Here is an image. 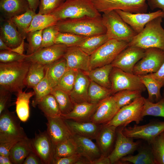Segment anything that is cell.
Returning <instances> with one entry per match:
<instances>
[{"mask_svg":"<svg viewBox=\"0 0 164 164\" xmlns=\"http://www.w3.org/2000/svg\"><path fill=\"white\" fill-rule=\"evenodd\" d=\"M17 94L15 102L16 111L20 121L25 122L29 116V103L31 98L35 95L34 92H26L21 91Z\"/></svg>","mask_w":164,"mask_h":164,"instance_id":"obj_32","label":"cell"},{"mask_svg":"<svg viewBox=\"0 0 164 164\" xmlns=\"http://www.w3.org/2000/svg\"><path fill=\"white\" fill-rule=\"evenodd\" d=\"M56 26L60 32H70L86 37L106 32L102 15L96 17L86 16L67 19L58 21Z\"/></svg>","mask_w":164,"mask_h":164,"instance_id":"obj_2","label":"cell"},{"mask_svg":"<svg viewBox=\"0 0 164 164\" xmlns=\"http://www.w3.org/2000/svg\"><path fill=\"white\" fill-rule=\"evenodd\" d=\"M138 76L140 81L147 89L148 99L153 102L160 100L162 97L160 93L161 89L163 87L162 84L148 74Z\"/></svg>","mask_w":164,"mask_h":164,"instance_id":"obj_34","label":"cell"},{"mask_svg":"<svg viewBox=\"0 0 164 164\" xmlns=\"http://www.w3.org/2000/svg\"><path fill=\"white\" fill-rule=\"evenodd\" d=\"M19 141L14 140L0 143V155L9 156L10 152L14 145Z\"/></svg>","mask_w":164,"mask_h":164,"instance_id":"obj_54","label":"cell"},{"mask_svg":"<svg viewBox=\"0 0 164 164\" xmlns=\"http://www.w3.org/2000/svg\"><path fill=\"white\" fill-rule=\"evenodd\" d=\"M27 55H21L11 51L0 50V61L2 63H10L25 60Z\"/></svg>","mask_w":164,"mask_h":164,"instance_id":"obj_51","label":"cell"},{"mask_svg":"<svg viewBox=\"0 0 164 164\" xmlns=\"http://www.w3.org/2000/svg\"><path fill=\"white\" fill-rule=\"evenodd\" d=\"M31 62L25 60L0 63V87L11 93L22 91Z\"/></svg>","mask_w":164,"mask_h":164,"instance_id":"obj_1","label":"cell"},{"mask_svg":"<svg viewBox=\"0 0 164 164\" xmlns=\"http://www.w3.org/2000/svg\"><path fill=\"white\" fill-rule=\"evenodd\" d=\"M144 99V97L142 96L130 104L122 107L110 121L104 125L124 127L133 121L135 122L136 124H139L143 118L142 112Z\"/></svg>","mask_w":164,"mask_h":164,"instance_id":"obj_9","label":"cell"},{"mask_svg":"<svg viewBox=\"0 0 164 164\" xmlns=\"http://www.w3.org/2000/svg\"><path fill=\"white\" fill-rule=\"evenodd\" d=\"M72 137L77 144L78 153L88 160L90 164L102 155L97 144L92 139L74 134Z\"/></svg>","mask_w":164,"mask_h":164,"instance_id":"obj_26","label":"cell"},{"mask_svg":"<svg viewBox=\"0 0 164 164\" xmlns=\"http://www.w3.org/2000/svg\"><path fill=\"white\" fill-rule=\"evenodd\" d=\"M67 48L63 44H54L27 55L25 60L32 62L49 65L63 57Z\"/></svg>","mask_w":164,"mask_h":164,"instance_id":"obj_16","label":"cell"},{"mask_svg":"<svg viewBox=\"0 0 164 164\" xmlns=\"http://www.w3.org/2000/svg\"><path fill=\"white\" fill-rule=\"evenodd\" d=\"M11 93L0 87V114L8 109L10 106L11 100Z\"/></svg>","mask_w":164,"mask_h":164,"instance_id":"obj_52","label":"cell"},{"mask_svg":"<svg viewBox=\"0 0 164 164\" xmlns=\"http://www.w3.org/2000/svg\"><path fill=\"white\" fill-rule=\"evenodd\" d=\"M51 14L58 21L86 16H101L91 0H66Z\"/></svg>","mask_w":164,"mask_h":164,"instance_id":"obj_4","label":"cell"},{"mask_svg":"<svg viewBox=\"0 0 164 164\" xmlns=\"http://www.w3.org/2000/svg\"><path fill=\"white\" fill-rule=\"evenodd\" d=\"M63 57L69 69L87 72L90 70V56L78 46L68 47Z\"/></svg>","mask_w":164,"mask_h":164,"instance_id":"obj_20","label":"cell"},{"mask_svg":"<svg viewBox=\"0 0 164 164\" xmlns=\"http://www.w3.org/2000/svg\"><path fill=\"white\" fill-rule=\"evenodd\" d=\"M59 32L56 25L50 26L43 30L42 42L40 49L55 44V38Z\"/></svg>","mask_w":164,"mask_h":164,"instance_id":"obj_49","label":"cell"},{"mask_svg":"<svg viewBox=\"0 0 164 164\" xmlns=\"http://www.w3.org/2000/svg\"><path fill=\"white\" fill-rule=\"evenodd\" d=\"M26 37H24L21 43L16 47L12 48L11 51L21 55L24 54V39Z\"/></svg>","mask_w":164,"mask_h":164,"instance_id":"obj_59","label":"cell"},{"mask_svg":"<svg viewBox=\"0 0 164 164\" xmlns=\"http://www.w3.org/2000/svg\"><path fill=\"white\" fill-rule=\"evenodd\" d=\"M81 155L77 153L70 156L54 159L52 164H76Z\"/></svg>","mask_w":164,"mask_h":164,"instance_id":"obj_53","label":"cell"},{"mask_svg":"<svg viewBox=\"0 0 164 164\" xmlns=\"http://www.w3.org/2000/svg\"><path fill=\"white\" fill-rule=\"evenodd\" d=\"M90 81L84 72L78 70L73 88L69 94L74 104L88 102V90Z\"/></svg>","mask_w":164,"mask_h":164,"instance_id":"obj_23","label":"cell"},{"mask_svg":"<svg viewBox=\"0 0 164 164\" xmlns=\"http://www.w3.org/2000/svg\"><path fill=\"white\" fill-rule=\"evenodd\" d=\"M142 91L140 90H124L113 94L118 108L128 104L135 99L142 96Z\"/></svg>","mask_w":164,"mask_h":164,"instance_id":"obj_42","label":"cell"},{"mask_svg":"<svg viewBox=\"0 0 164 164\" xmlns=\"http://www.w3.org/2000/svg\"><path fill=\"white\" fill-rule=\"evenodd\" d=\"M36 12L29 9L25 13L10 19L15 24L18 30L24 37H26V32L29 28Z\"/></svg>","mask_w":164,"mask_h":164,"instance_id":"obj_41","label":"cell"},{"mask_svg":"<svg viewBox=\"0 0 164 164\" xmlns=\"http://www.w3.org/2000/svg\"><path fill=\"white\" fill-rule=\"evenodd\" d=\"M123 128L122 127L117 128L114 148L108 156L111 164H118L122 158L134 152L140 145V142H134L132 138L123 134Z\"/></svg>","mask_w":164,"mask_h":164,"instance_id":"obj_13","label":"cell"},{"mask_svg":"<svg viewBox=\"0 0 164 164\" xmlns=\"http://www.w3.org/2000/svg\"><path fill=\"white\" fill-rule=\"evenodd\" d=\"M164 62V50L157 48L145 49L143 57L135 66L133 73L144 75L157 72Z\"/></svg>","mask_w":164,"mask_h":164,"instance_id":"obj_11","label":"cell"},{"mask_svg":"<svg viewBox=\"0 0 164 164\" xmlns=\"http://www.w3.org/2000/svg\"><path fill=\"white\" fill-rule=\"evenodd\" d=\"M64 120L73 134L92 140H96L103 125L91 121L78 122L71 120Z\"/></svg>","mask_w":164,"mask_h":164,"instance_id":"obj_22","label":"cell"},{"mask_svg":"<svg viewBox=\"0 0 164 164\" xmlns=\"http://www.w3.org/2000/svg\"><path fill=\"white\" fill-rule=\"evenodd\" d=\"M100 13L121 10L131 13H146L148 5L146 0H91Z\"/></svg>","mask_w":164,"mask_h":164,"instance_id":"obj_8","label":"cell"},{"mask_svg":"<svg viewBox=\"0 0 164 164\" xmlns=\"http://www.w3.org/2000/svg\"><path fill=\"white\" fill-rule=\"evenodd\" d=\"M66 0H40L38 13L50 14Z\"/></svg>","mask_w":164,"mask_h":164,"instance_id":"obj_50","label":"cell"},{"mask_svg":"<svg viewBox=\"0 0 164 164\" xmlns=\"http://www.w3.org/2000/svg\"><path fill=\"white\" fill-rule=\"evenodd\" d=\"M116 127L103 125L96 139L102 155L108 156L115 141Z\"/></svg>","mask_w":164,"mask_h":164,"instance_id":"obj_25","label":"cell"},{"mask_svg":"<svg viewBox=\"0 0 164 164\" xmlns=\"http://www.w3.org/2000/svg\"><path fill=\"white\" fill-rule=\"evenodd\" d=\"M148 74L160 82L164 87V62L157 72Z\"/></svg>","mask_w":164,"mask_h":164,"instance_id":"obj_56","label":"cell"},{"mask_svg":"<svg viewBox=\"0 0 164 164\" xmlns=\"http://www.w3.org/2000/svg\"><path fill=\"white\" fill-rule=\"evenodd\" d=\"M119 109L113 95L109 96L98 103L90 121L97 124H105L113 118Z\"/></svg>","mask_w":164,"mask_h":164,"instance_id":"obj_19","label":"cell"},{"mask_svg":"<svg viewBox=\"0 0 164 164\" xmlns=\"http://www.w3.org/2000/svg\"><path fill=\"white\" fill-rule=\"evenodd\" d=\"M33 88L35 97L32 105L36 107L44 97L50 94L52 89L49 82L46 73L42 80Z\"/></svg>","mask_w":164,"mask_h":164,"instance_id":"obj_46","label":"cell"},{"mask_svg":"<svg viewBox=\"0 0 164 164\" xmlns=\"http://www.w3.org/2000/svg\"><path fill=\"white\" fill-rule=\"evenodd\" d=\"M43 30L29 32L26 38L28 43L27 47V55L32 54L40 48L42 42Z\"/></svg>","mask_w":164,"mask_h":164,"instance_id":"obj_48","label":"cell"},{"mask_svg":"<svg viewBox=\"0 0 164 164\" xmlns=\"http://www.w3.org/2000/svg\"><path fill=\"white\" fill-rule=\"evenodd\" d=\"M29 5L30 8L34 12L39 6L40 0H27Z\"/></svg>","mask_w":164,"mask_h":164,"instance_id":"obj_60","label":"cell"},{"mask_svg":"<svg viewBox=\"0 0 164 164\" xmlns=\"http://www.w3.org/2000/svg\"><path fill=\"white\" fill-rule=\"evenodd\" d=\"M68 68L64 57L46 65V73L49 84L52 88L57 86L59 80Z\"/></svg>","mask_w":164,"mask_h":164,"instance_id":"obj_30","label":"cell"},{"mask_svg":"<svg viewBox=\"0 0 164 164\" xmlns=\"http://www.w3.org/2000/svg\"><path fill=\"white\" fill-rule=\"evenodd\" d=\"M87 37L68 32H59L55 41V44H62L68 47L79 46Z\"/></svg>","mask_w":164,"mask_h":164,"instance_id":"obj_44","label":"cell"},{"mask_svg":"<svg viewBox=\"0 0 164 164\" xmlns=\"http://www.w3.org/2000/svg\"><path fill=\"white\" fill-rule=\"evenodd\" d=\"M30 9L27 0H0V10L4 19H10Z\"/></svg>","mask_w":164,"mask_h":164,"instance_id":"obj_27","label":"cell"},{"mask_svg":"<svg viewBox=\"0 0 164 164\" xmlns=\"http://www.w3.org/2000/svg\"><path fill=\"white\" fill-rule=\"evenodd\" d=\"M20 120L7 109L0 114V143L28 138L20 125Z\"/></svg>","mask_w":164,"mask_h":164,"instance_id":"obj_7","label":"cell"},{"mask_svg":"<svg viewBox=\"0 0 164 164\" xmlns=\"http://www.w3.org/2000/svg\"><path fill=\"white\" fill-rule=\"evenodd\" d=\"M148 5L152 10L159 8L164 12V0H147Z\"/></svg>","mask_w":164,"mask_h":164,"instance_id":"obj_57","label":"cell"},{"mask_svg":"<svg viewBox=\"0 0 164 164\" xmlns=\"http://www.w3.org/2000/svg\"><path fill=\"white\" fill-rule=\"evenodd\" d=\"M128 44L124 41L108 40L90 56L91 70L111 64Z\"/></svg>","mask_w":164,"mask_h":164,"instance_id":"obj_6","label":"cell"},{"mask_svg":"<svg viewBox=\"0 0 164 164\" xmlns=\"http://www.w3.org/2000/svg\"><path fill=\"white\" fill-rule=\"evenodd\" d=\"M102 18L109 39L124 41L129 43L137 34L115 11L103 13Z\"/></svg>","mask_w":164,"mask_h":164,"instance_id":"obj_5","label":"cell"},{"mask_svg":"<svg viewBox=\"0 0 164 164\" xmlns=\"http://www.w3.org/2000/svg\"><path fill=\"white\" fill-rule=\"evenodd\" d=\"M25 37L20 33L15 24L10 19H1L0 38L11 49L16 47Z\"/></svg>","mask_w":164,"mask_h":164,"instance_id":"obj_21","label":"cell"},{"mask_svg":"<svg viewBox=\"0 0 164 164\" xmlns=\"http://www.w3.org/2000/svg\"><path fill=\"white\" fill-rule=\"evenodd\" d=\"M138 149V154L135 155H129L123 157L118 164L129 162L134 164H155L149 144L142 146L140 145Z\"/></svg>","mask_w":164,"mask_h":164,"instance_id":"obj_29","label":"cell"},{"mask_svg":"<svg viewBox=\"0 0 164 164\" xmlns=\"http://www.w3.org/2000/svg\"><path fill=\"white\" fill-rule=\"evenodd\" d=\"M46 118V131L54 149L59 143L72 137L73 134L64 119L61 116Z\"/></svg>","mask_w":164,"mask_h":164,"instance_id":"obj_18","label":"cell"},{"mask_svg":"<svg viewBox=\"0 0 164 164\" xmlns=\"http://www.w3.org/2000/svg\"><path fill=\"white\" fill-rule=\"evenodd\" d=\"M78 153L77 144L72 137L57 144L55 147L54 159Z\"/></svg>","mask_w":164,"mask_h":164,"instance_id":"obj_40","label":"cell"},{"mask_svg":"<svg viewBox=\"0 0 164 164\" xmlns=\"http://www.w3.org/2000/svg\"><path fill=\"white\" fill-rule=\"evenodd\" d=\"M115 11L137 34L141 32L145 25L152 20L160 16L164 18V12L161 10L149 13H138L121 10Z\"/></svg>","mask_w":164,"mask_h":164,"instance_id":"obj_17","label":"cell"},{"mask_svg":"<svg viewBox=\"0 0 164 164\" xmlns=\"http://www.w3.org/2000/svg\"><path fill=\"white\" fill-rule=\"evenodd\" d=\"M164 131V121L158 120L142 125H135L132 127H125L122 131L123 134L127 137L133 139H142L148 144Z\"/></svg>","mask_w":164,"mask_h":164,"instance_id":"obj_12","label":"cell"},{"mask_svg":"<svg viewBox=\"0 0 164 164\" xmlns=\"http://www.w3.org/2000/svg\"><path fill=\"white\" fill-rule=\"evenodd\" d=\"M145 50L135 46H128L121 52L111 63L113 67L133 73L136 64L144 56Z\"/></svg>","mask_w":164,"mask_h":164,"instance_id":"obj_15","label":"cell"},{"mask_svg":"<svg viewBox=\"0 0 164 164\" xmlns=\"http://www.w3.org/2000/svg\"><path fill=\"white\" fill-rule=\"evenodd\" d=\"M38 106L46 117L55 118L61 116L58 103L55 97L51 94L44 97Z\"/></svg>","mask_w":164,"mask_h":164,"instance_id":"obj_35","label":"cell"},{"mask_svg":"<svg viewBox=\"0 0 164 164\" xmlns=\"http://www.w3.org/2000/svg\"><path fill=\"white\" fill-rule=\"evenodd\" d=\"M142 112L143 117L151 115L164 118V91L163 97L159 101L154 103L144 98Z\"/></svg>","mask_w":164,"mask_h":164,"instance_id":"obj_43","label":"cell"},{"mask_svg":"<svg viewBox=\"0 0 164 164\" xmlns=\"http://www.w3.org/2000/svg\"><path fill=\"white\" fill-rule=\"evenodd\" d=\"M113 67L110 64L84 72L90 80L104 87L110 89L111 84L109 77Z\"/></svg>","mask_w":164,"mask_h":164,"instance_id":"obj_31","label":"cell"},{"mask_svg":"<svg viewBox=\"0 0 164 164\" xmlns=\"http://www.w3.org/2000/svg\"><path fill=\"white\" fill-rule=\"evenodd\" d=\"M33 152L40 159L43 164H52L54 148L46 131H39L31 139Z\"/></svg>","mask_w":164,"mask_h":164,"instance_id":"obj_14","label":"cell"},{"mask_svg":"<svg viewBox=\"0 0 164 164\" xmlns=\"http://www.w3.org/2000/svg\"><path fill=\"white\" fill-rule=\"evenodd\" d=\"M11 48L9 47L2 39L0 38V50L11 51Z\"/></svg>","mask_w":164,"mask_h":164,"instance_id":"obj_62","label":"cell"},{"mask_svg":"<svg viewBox=\"0 0 164 164\" xmlns=\"http://www.w3.org/2000/svg\"><path fill=\"white\" fill-rule=\"evenodd\" d=\"M155 164H164V131L150 143Z\"/></svg>","mask_w":164,"mask_h":164,"instance_id":"obj_45","label":"cell"},{"mask_svg":"<svg viewBox=\"0 0 164 164\" xmlns=\"http://www.w3.org/2000/svg\"><path fill=\"white\" fill-rule=\"evenodd\" d=\"M23 164H42L39 158L33 151L30 152L25 159Z\"/></svg>","mask_w":164,"mask_h":164,"instance_id":"obj_55","label":"cell"},{"mask_svg":"<svg viewBox=\"0 0 164 164\" xmlns=\"http://www.w3.org/2000/svg\"><path fill=\"white\" fill-rule=\"evenodd\" d=\"M112 95L124 90L145 91L146 88L140 81L138 76L126 72L113 67L110 75Z\"/></svg>","mask_w":164,"mask_h":164,"instance_id":"obj_10","label":"cell"},{"mask_svg":"<svg viewBox=\"0 0 164 164\" xmlns=\"http://www.w3.org/2000/svg\"><path fill=\"white\" fill-rule=\"evenodd\" d=\"M54 96L59 104L61 115H66L73 110L74 104L68 93L57 87L53 88L50 93Z\"/></svg>","mask_w":164,"mask_h":164,"instance_id":"obj_38","label":"cell"},{"mask_svg":"<svg viewBox=\"0 0 164 164\" xmlns=\"http://www.w3.org/2000/svg\"><path fill=\"white\" fill-rule=\"evenodd\" d=\"M164 17H157L148 22L144 29L128 43V46L144 49L157 48L164 50V29L162 26Z\"/></svg>","mask_w":164,"mask_h":164,"instance_id":"obj_3","label":"cell"},{"mask_svg":"<svg viewBox=\"0 0 164 164\" xmlns=\"http://www.w3.org/2000/svg\"><path fill=\"white\" fill-rule=\"evenodd\" d=\"M111 162L108 156L101 155L99 158L91 162V164H111Z\"/></svg>","mask_w":164,"mask_h":164,"instance_id":"obj_58","label":"cell"},{"mask_svg":"<svg viewBox=\"0 0 164 164\" xmlns=\"http://www.w3.org/2000/svg\"><path fill=\"white\" fill-rule=\"evenodd\" d=\"M46 65L31 62L26 79V86L33 88L44 78L46 75Z\"/></svg>","mask_w":164,"mask_h":164,"instance_id":"obj_33","label":"cell"},{"mask_svg":"<svg viewBox=\"0 0 164 164\" xmlns=\"http://www.w3.org/2000/svg\"><path fill=\"white\" fill-rule=\"evenodd\" d=\"M112 95L110 89L104 87L90 81L88 90V102L97 104L101 101Z\"/></svg>","mask_w":164,"mask_h":164,"instance_id":"obj_39","label":"cell"},{"mask_svg":"<svg viewBox=\"0 0 164 164\" xmlns=\"http://www.w3.org/2000/svg\"><path fill=\"white\" fill-rule=\"evenodd\" d=\"M0 164H13L9 156L0 155Z\"/></svg>","mask_w":164,"mask_h":164,"instance_id":"obj_61","label":"cell"},{"mask_svg":"<svg viewBox=\"0 0 164 164\" xmlns=\"http://www.w3.org/2000/svg\"><path fill=\"white\" fill-rule=\"evenodd\" d=\"M58 21L56 17L51 14H41L38 13L34 16L26 33L43 30L50 26L56 25Z\"/></svg>","mask_w":164,"mask_h":164,"instance_id":"obj_36","label":"cell"},{"mask_svg":"<svg viewBox=\"0 0 164 164\" xmlns=\"http://www.w3.org/2000/svg\"><path fill=\"white\" fill-rule=\"evenodd\" d=\"M32 151L31 139H24L18 141L14 145L10 152L9 157L13 164H22Z\"/></svg>","mask_w":164,"mask_h":164,"instance_id":"obj_28","label":"cell"},{"mask_svg":"<svg viewBox=\"0 0 164 164\" xmlns=\"http://www.w3.org/2000/svg\"><path fill=\"white\" fill-rule=\"evenodd\" d=\"M78 72V70L68 68L59 80L56 87L69 94L73 88Z\"/></svg>","mask_w":164,"mask_h":164,"instance_id":"obj_47","label":"cell"},{"mask_svg":"<svg viewBox=\"0 0 164 164\" xmlns=\"http://www.w3.org/2000/svg\"><path fill=\"white\" fill-rule=\"evenodd\" d=\"M108 40L106 33L87 37L78 46L90 56Z\"/></svg>","mask_w":164,"mask_h":164,"instance_id":"obj_37","label":"cell"},{"mask_svg":"<svg viewBox=\"0 0 164 164\" xmlns=\"http://www.w3.org/2000/svg\"><path fill=\"white\" fill-rule=\"evenodd\" d=\"M88 101L74 104L72 111L66 115H61L65 119L71 120L78 122L90 121L98 106Z\"/></svg>","mask_w":164,"mask_h":164,"instance_id":"obj_24","label":"cell"}]
</instances>
